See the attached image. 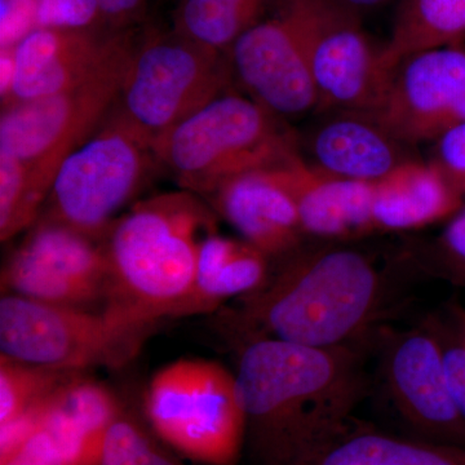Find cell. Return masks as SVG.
I'll return each mask as SVG.
<instances>
[{
    "instance_id": "obj_1",
    "label": "cell",
    "mask_w": 465,
    "mask_h": 465,
    "mask_svg": "<svg viewBox=\"0 0 465 465\" xmlns=\"http://www.w3.org/2000/svg\"><path fill=\"white\" fill-rule=\"evenodd\" d=\"M372 338L318 348L268 338L244 341L234 372L251 465H300L351 430L370 390Z\"/></svg>"
},
{
    "instance_id": "obj_2",
    "label": "cell",
    "mask_w": 465,
    "mask_h": 465,
    "mask_svg": "<svg viewBox=\"0 0 465 465\" xmlns=\"http://www.w3.org/2000/svg\"><path fill=\"white\" fill-rule=\"evenodd\" d=\"M273 262L265 283L240 300L234 323L256 336L330 348L371 338L390 311V278L362 251L318 241Z\"/></svg>"
},
{
    "instance_id": "obj_3",
    "label": "cell",
    "mask_w": 465,
    "mask_h": 465,
    "mask_svg": "<svg viewBox=\"0 0 465 465\" xmlns=\"http://www.w3.org/2000/svg\"><path fill=\"white\" fill-rule=\"evenodd\" d=\"M216 217L203 198L183 189L134 202L103 240L110 271L105 308L155 324L177 318Z\"/></svg>"
},
{
    "instance_id": "obj_4",
    "label": "cell",
    "mask_w": 465,
    "mask_h": 465,
    "mask_svg": "<svg viewBox=\"0 0 465 465\" xmlns=\"http://www.w3.org/2000/svg\"><path fill=\"white\" fill-rule=\"evenodd\" d=\"M298 146L282 119L232 91L152 143L158 166L173 174L183 191L202 198L235 174L287 163L300 154Z\"/></svg>"
},
{
    "instance_id": "obj_5",
    "label": "cell",
    "mask_w": 465,
    "mask_h": 465,
    "mask_svg": "<svg viewBox=\"0 0 465 465\" xmlns=\"http://www.w3.org/2000/svg\"><path fill=\"white\" fill-rule=\"evenodd\" d=\"M134 33L115 32L100 65L78 84L2 108L0 153L26 167L36 194L48 198L61 162L84 143L121 94Z\"/></svg>"
},
{
    "instance_id": "obj_6",
    "label": "cell",
    "mask_w": 465,
    "mask_h": 465,
    "mask_svg": "<svg viewBox=\"0 0 465 465\" xmlns=\"http://www.w3.org/2000/svg\"><path fill=\"white\" fill-rule=\"evenodd\" d=\"M153 433L189 460L238 465L246 420L234 372L204 358H180L153 375L143 397Z\"/></svg>"
},
{
    "instance_id": "obj_7",
    "label": "cell",
    "mask_w": 465,
    "mask_h": 465,
    "mask_svg": "<svg viewBox=\"0 0 465 465\" xmlns=\"http://www.w3.org/2000/svg\"><path fill=\"white\" fill-rule=\"evenodd\" d=\"M157 326L110 308L60 307L11 293L0 300L2 354L64 371L121 369Z\"/></svg>"
},
{
    "instance_id": "obj_8",
    "label": "cell",
    "mask_w": 465,
    "mask_h": 465,
    "mask_svg": "<svg viewBox=\"0 0 465 465\" xmlns=\"http://www.w3.org/2000/svg\"><path fill=\"white\" fill-rule=\"evenodd\" d=\"M155 164L152 142L114 109L99 131L61 162L39 219L103 241Z\"/></svg>"
},
{
    "instance_id": "obj_9",
    "label": "cell",
    "mask_w": 465,
    "mask_h": 465,
    "mask_svg": "<svg viewBox=\"0 0 465 465\" xmlns=\"http://www.w3.org/2000/svg\"><path fill=\"white\" fill-rule=\"evenodd\" d=\"M224 52L182 34L148 32L134 42L115 110L150 142L231 91Z\"/></svg>"
},
{
    "instance_id": "obj_10",
    "label": "cell",
    "mask_w": 465,
    "mask_h": 465,
    "mask_svg": "<svg viewBox=\"0 0 465 465\" xmlns=\"http://www.w3.org/2000/svg\"><path fill=\"white\" fill-rule=\"evenodd\" d=\"M318 94V112L375 113L391 78L362 26L338 0H283Z\"/></svg>"
},
{
    "instance_id": "obj_11",
    "label": "cell",
    "mask_w": 465,
    "mask_h": 465,
    "mask_svg": "<svg viewBox=\"0 0 465 465\" xmlns=\"http://www.w3.org/2000/svg\"><path fill=\"white\" fill-rule=\"evenodd\" d=\"M110 271L103 241L38 219L2 271V290L60 307L105 308Z\"/></svg>"
},
{
    "instance_id": "obj_12",
    "label": "cell",
    "mask_w": 465,
    "mask_h": 465,
    "mask_svg": "<svg viewBox=\"0 0 465 465\" xmlns=\"http://www.w3.org/2000/svg\"><path fill=\"white\" fill-rule=\"evenodd\" d=\"M381 376L391 406L416 439L465 446V420L450 394L434 323L387 336Z\"/></svg>"
},
{
    "instance_id": "obj_13",
    "label": "cell",
    "mask_w": 465,
    "mask_h": 465,
    "mask_svg": "<svg viewBox=\"0 0 465 465\" xmlns=\"http://www.w3.org/2000/svg\"><path fill=\"white\" fill-rule=\"evenodd\" d=\"M379 122L409 145L465 122V45L419 52L394 70Z\"/></svg>"
},
{
    "instance_id": "obj_14",
    "label": "cell",
    "mask_w": 465,
    "mask_h": 465,
    "mask_svg": "<svg viewBox=\"0 0 465 465\" xmlns=\"http://www.w3.org/2000/svg\"><path fill=\"white\" fill-rule=\"evenodd\" d=\"M225 54L232 81L277 118L318 112L320 100L307 57L282 11L250 27Z\"/></svg>"
},
{
    "instance_id": "obj_15",
    "label": "cell",
    "mask_w": 465,
    "mask_h": 465,
    "mask_svg": "<svg viewBox=\"0 0 465 465\" xmlns=\"http://www.w3.org/2000/svg\"><path fill=\"white\" fill-rule=\"evenodd\" d=\"M203 200L238 232L241 240L272 262L286 258L307 243L286 163L229 177Z\"/></svg>"
},
{
    "instance_id": "obj_16",
    "label": "cell",
    "mask_w": 465,
    "mask_h": 465,
    "mask_svg": "<svg viewBox=\"0 0 465 465\" xmlns=\"http://www.w3.org/2000/svg\"><path fill=\"white\" fill-rule=\"evenodd\" d=\"M114 33L60 27L34 29L9 48L12 81L2 99V108L50 96L84 81L108 54Z\"/></svg>"
},
{
    "instance_id": "obj_17",
    "label": "cell",
    "mask_w": 465,
    "mask_h": 465,
    "mask_svg": "<svg viewBox=\"0 0 465 465\" xmlns=\"http://www.w3.org/2000/svg\"><path fill=\"white\" fill-rule=\"evenodd\" d=\"M311 134L314 168L329 176L376 183L412 159L403 143L372 113L336 110Z\"/></svg>"
},
{
    "instance_id": "obj_18",
    "label": "cell",
    "mask_w": 465,
    "mask_h": 465,
    "mask_svg": "<svg viewBox=\"0 0 465 465\" xmlns=\"http://www.w3.org/2000/svg\"><path fill=\"white\" fill-rule=\"evenodd\" d=\"M287 179L307 238L342 242L375 231V183L329 176L295 155L286 163Z\"/></svg>"
},
{
    "instance_id": "obj_19",
    "label": "cell",
    "mask_w": 465,
    "mask_h": 465,
    "mask_svg": "<svg viewBox=\"0 0 465 465\" xmlns=\"http://www.w3.org/2000/svg\"><path fill=\"white\" fill-rule=\"evenodd\" d=\"M464 204L463 193L432 161L409 159L375 183V231H416L451 219Z\"/></svg>"
},
{
    "instance_id": "obj_20",
    "label": "cell",
    "mask_w": 465,
    "mask_h": 465,
    "mask_svg": "<svg viewBox=\"0 0 465 465\" xmlns=\"http://www.w3.org/2000/svg\"><path fill=\"white\" fill-rule=\"evenodd\" d=\"M273 262L243 240L208 232L198 253L197 273L177 318L216 311L225 302L259 290Z\"/></svg>"
},
{
    "instance_id": "obj_21",
    "label": "cell",
    "mask_w": 465,
    "mask_h": 465,
    "mask_svg": "<svg viewBox=\"0 0 465 465\" xmlns=\"http://www.w3.org/2000/svg\"><path fill=\"white\" fill-rule=\"evenodd\" d=\"M459 45H465V0H401L381 66L391 78L405 58Z\"/></svg>"
},
{
    "instance_id": "obj_22",
    "label": "cell",
    "mask_w": 465,
    "mask_h": 465,
    "mask_svg": "<svg viewBox=\"0 0 465 465\" xmlns=\"http://www.w3.org/2000/svg\"><path fill=\"white\" fill-rule=\"evenodd\" d=\"M300 465H465V446L351 428Z\"/></svg>"
},
{
    "instance_id": "obj_23",
    "label": "cell",
    "mask_w": 465,
    "mask_h": 465,
    "mask_svg": "<svg viewBox=\"0 0 465 465\" xmlns=\"http://www.w3.org/2000/svg\"><path fill=\"white\" fill-rule=\"evenodd\" d=\"M272 0H179L173 12L174 32L204 47L225 52L262 20Z\"/></svg>"
},
{
    "instance_id": "obj_24",
    "label": "cell",
    "mask_w": 465,
    "mask_h": 465,
    "mask_svg": "<svg viewBox=\"0 0 465 465\" xmlns=\"http://www.w3.org/2000/svg\"><path fill=\"white\" fill-rule=\"evenodd\" d=\"M78 374L21 362L0 353V425L47 400Z\"/></svg>"
},
{
    "instance_id": "obj_25",
    "label": "cell",
    "mask_w": 465,
    "mask_h": 465,
    "mask_svg": "<svg viewBox=\"0 0 465 465\" xmlns=\"http://www.w3.org/2000/svg\"><path fill=\"white\" fill-rule=\"evenodd\" d=\"M122 410L110 425L100 465H185Z\"/></svg>"
},
{
    "instance_id": "obj_26",
    "label": "cell",
    "mask_w": 465,
    "mask_h": 465,
    "mask_svg": "<svg viewBox=\"0 0 465 465\" xmlns=\"http://www.w3.org/2000/svg\"><path fill=\"white\" fill-rule=\"evenodd\" d=\"M38 27L103 30L106 27L96 0H36Z\"/></svg>"
},
{
    "instance_id": "obj_27",
    "label": "cell",
    "mask_w": 465,
    "mask_h": 465,
    "mask_svg": "<svg viewBox=\"0 0 465 465\" xmlns=\"http://www.w3.org/2000/svg\"><path fill=\"white\" fill-rule=\"evenodd\" d=\"M434 143L433 163L465 197V122L450 127Z\"/></svg>"
},
{
    "instance_id": "obj_28",
    "label": "cell",
    "mask_w": 465,
    "mask_h": 465,
    "mask_svg": "<svg viewBox=\"0 0 465 465\" xmlns=\"http://www.w3.org/2000/svg\"><path fill=\"white\" fill-rule=\"evenodd\" d=\"M442 345L443 366L450 394L465 420V339L455 336L439 323H434Z\"/></svg>"
},
{
    "instance_id": "obj_29",
    "label": "cell",
    "mask_w": 465,
    "mask_h": 465,
    "mask_svg": "<svg viewBox=\"0 0 465 465\" xmlns=\"http://www.w3.org/2000/svg\"><path fill=\"white\" fill-rule=\"evenodd\" d=\"M0 45L15 47L38 27L36 0H0Z\"/></svg>"
},
{
    "instance_id": "obj_30",
    "label": "cell",
    "mask_w": 465,
    "mask_h": 465,
    "mask_svg": "<svg viewBox=\"0 0 465 465\" xmlns=\"http://www.w3.org/2000/svg\"><path fill=\"white\" fill-rule=\"evenodd\" d=\"M440 268L449 278L465 286V204L449 219L439 241Z\"/></svg>"
},
{
    "instance_id": "obj_31",
    "label": "cell",
    "mask_w": 465,
    "mask_h": 465,
    "mask_svg": "<svg viewBox=\"0 0 465 465\" xmlns=\"http://www.w3.org/2000/svg\"><path fill=\"white\" fill-rule=\"evenodd\" d=\"M0 465H78L47 430L41 427L25 445Z\"/></svg>"
},
{
    "instance_id": "obj_32",
    "label": "cell",
    "mask_w": 465,
    "mask_h": 465,
    "mask_svg": "<svg viewBox=\"0 0 465 465\" xmlns=\"http://www.w3.org/2000/svg\"><path fill=\"white\" fill-rule=\"evenodd\" d=\"M110 32L130 30L142 21L148 0H96Z\"/></svg>"
},
{
    "instance_id": "obj_33",
    "label": "cell",
    "mask_w": 465,
    "mask_h": 465,
    "mask_svg": "<svg viewBox=\"0 0 465 465\" xmlns=\"http://www.w3.org/2000/svg\"><path fill=\"white\" fill-rule=\"evenodd\" d=\"M338 2L344 5L345 8H348L349 11L362 17L363 15L387 5L391 0H338Z\"/></svg>"
},
{
    "instance_id": "obj_34",
    "label": "cell",
    "mask_w": 465,
    "mask_h": 465,
    "mask_svg": "<svg viewBox=\"0 0 465 465\" xmlns=\"http://www.w3.org/2000/svg\"><path fill=\"white\" fill-rule=\"evenodd\" d=\"M461 332H463V336H464V339H465V322H464L463 331H461Z\"/></svg>"
}]
</instances>
